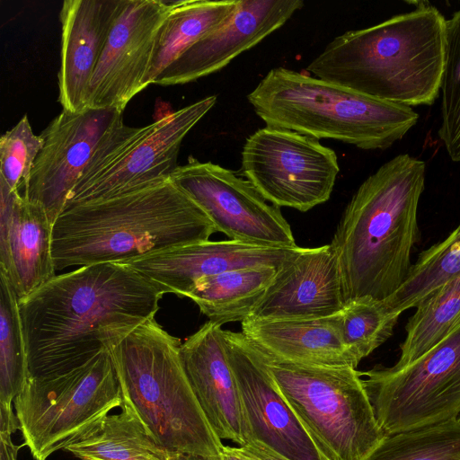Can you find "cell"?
Returning a JSON list of instances; mask_svg holds the SVG:
<instances>
[{"label":"cell","instance_id":"6da1fadb","mask_svg":"<svg viewBox=\"0 0 460 460\" xmlns=\"http://www.w3.org/2000/svg\"><path fill=\"white\" fill-rule=\"evenodd\" d=\"M163 296L121 262L86 265L56 275L19 300L28 378L86 363L154 318Z\"/></svg>","mask_w":460,"mask_h":460},{"label":"cell","instance_id":"7a4b0ae2","mask_svg":"<svg viewBox=\"0 0 460 460\" xmlns=\"http://www.w3.org/2000/svg\"><path fill=\"white\" fill-rule=\"evenodd\" d=\"M203 209L171 177L93 201L66 206L53 224L56 271L123 262L209 240Z\"/></svg>","mask_w":460,"mask_h":460},{"label":"cell","instance_id":"3957f363","mask_svg":"<svg viewBox=\"0 0 460 460\" xmlns=\"http://www.w3.org/2000/svg\"><path fill=\"white\" fill-rule=\"evenodd\" d=\"M425 169L423 161L399 155L367 178L351 198L331 243L344 305L364 296L385 299L407 279L420 240Z\"/></svg>","mask_w":460,"mask_h":460},{"label":"cell","instance_id":"277c9868","mask_svg":"<svg viewBox=\"0 0 460 460\" xmlns=\"http://www.w3.org/2000/svg\"><path fill=\"white\" fill-rule=\"evenodd\" d=\"M446 21L418 2L411 12L335 37L306 71L376 100L431 105L441 86Z\"/></svg>","mask_w":460,"mask_h":460},{"label":"cell","instance_id":"5b68a950","mask_svg":"<svg viewBox=\"0 0 460 460\" xmlns=\"http://www.w3.org/2000/svg\"><path fill=\"white\" fill-rule=\"evenodd\" d=\"M181 345L154 317L107 349L123 404L137 414L160 446L170 452L220 459L224 445L190 386L180 355Z\"/></svg>","mask_w":460,"mask_h":460},{"label":"cell","instance_id":"8992f818","mask_svg":"<svg viewBox=\"0 0 460 460\" xmlns=\"http://www.w3.org/2000/svg\"><path fill=\"white\" fill-rule=\"evenodd\" d=\"M247 99L266 126L364 150L391 146L419 119L411 107L376 100L283 66L270 70Z\"/></svg>","mask_w":460,"mask_h":460},{"label":"cell","instance_id":"52a82bcc","mask_svg":"<svg viewBox=\"0 0 460 460\" xmlns=\"http://www.w3.org/2000/svg\"><path fill=\"white\" fill-rule=\"evenodd\" d=\"M257 351L326 460H362L386 436L356 368L293 363Z\"/></svg>","mask_w":460,"mask_h":460},{"label":"cell","instance_id":"ba28073f","mask_svg":"<svg viewBox=\"0 0 460 460\" xmlns=\"http://www.w3.org/2000/svg\"><path fill=\"white\" fill-rule=\"evenodd\" d=\"M24 444L46 460L91 431L123 398L108 349L71 370L29 377L14 402Z\"/></svg>","mask_w":460,"mask_h":460},{"label":"cell","instance_id":"9c48e42d","mask_svg":"<svg viewBox=\"0 0 460 460\" xmlns=\"http://www.w3.org/2000/svg\"><path fill=\"white\" fill-rule=\"evenodd\" d=\"M216 102V95L208 96L144 127H129L119 119L100 140L66 206L171 177L184 137Z\"/></svg>","mask_w":460,"mask_h":460},{"label":"cell","instance_id":"30bf717a","mask_svg":"<svg viewBox=\"0 0 460 460\" xmlns=\"http://www.w3.org/2000/svg\"><path fill=\"white\" fill-rule=\"evenodd\" d=\"M386 435L422 429L460 413V324L411 364L361 372Z\"/></svg>","mask_w":460,"mask_h":460},{"label":"cell","instance_id":"8fae6325","mask_svg":"<svg viewBox=\"0 0 460 460\" xmlns=\"http://www.w3.org/2000/svg\"><path fill=\"white\" fill-rule=\"evenodd\" d=\"M241 156L243 174L267 201L301 212L330 199L340 172L319 139L270 126L246 138Z\"/></svg>","mask_w":460,"mask_h":460},{"label":"cell","instance_id":"7c38bea8","mask_svg":"<svg viewBox=\"0 0 460 460\" xmlns=\"http://www.w3.org/2000/svg\"><path fill=\"white\" fill-rule=\"evenodd\" d=\"M172 180L203 209L217 232L230 240L270 247L296 246L279 207L234 172L190 156Z\"/></svg>","mask_w":460,"mask_h":460},{"label":"cell","instance_id":"4fadbf2b","mask_svg":"<svg viewBox=\"0 0 460 460\" xmlns=\"http://www.w3.org/2000/svg\"><path fill=\"white\" fill-rule=\"evenodd\" d=\"M242 403L245 444L284 460H326L242 332L222 330Z\"/></svg>","mask_w":460,"mask_h":460},{"label":"cell","instance_id":"5bb4252c","mask_svg":"<svg viewBox=\"0 0 460 460\" xmlns=\"http://www.w3.org/2000/svg\"><path fill=\"white\" fill-rule=\"evenodd\" d=\"M173 1L119 0L90 82L87 108L124 111L146 88L158 31Z\"/></svg>","mask_w":460,"mask_h":460},{"label":"cell","instance_id":"9a60e30c","mask_svg":"<svg viewBox=\"0 0 460 460\" xmlns=\"http://www.w3.org/2000/svg\"><path fill=\"white\" fill-rule=\"evenodd\" d=\"M123 112L87 108L62 111L41 132L43 146L22 195L39 204L54 224L81 178L100 140Z\"/></svg>","mask_w":460,"mask_h":460},{"label":"cell","instance_id":"2e32d148","mask_svg":"<svg viewBox=\"0 0 460 460\" xmlns=\"http://www.w3.org/2000/svg\"><path fill=\"white\" fill-rule=\"evenodd\" d=\"M304 247H270L233 240L204 241L177 246L125 263L154 285L163 295L186 296L199 280L229 270L281 268L296 258Z\"/></svg>","mask_w":460,"mask_h":460},{"label":"cell","instance_id":"e0dca14e","mask_svg":"<svg viewBox=\"0 0 460 460\" xmlns=\"http://www.w3.org/2000/svg\"><path fill=\"white\" fill-rule=\"evenodd\" d=\"M302 0H238L233 14L190 46L154 84H183L214 74L283 26Z\"/></svg>","mask_w":460,"mask_h":460},{"label":"cell","instance_id":"ac0fdd59","mask_svg":"<svg viewBox=\"0 0 460 460\" xmlns=\"http://www.w3.org/2000/svg\"><path fill=\"white\" fill-rule=\"evenodd\" d=\"M344 306L340 268L330 243L304 247L282 266L247 319L324 318Z\"/></svg>","mask_w":460,"mask_h":460},{"label":"cell","instance_id":"d6986e66","mask_svg":"<svg viewBox=\"0 0 460 460\" xmlns=\"http://www.w3.org/2000/svg\"><path fill=\"white\" fill-rule=\"evenodd\" d=\"M52 229L45 209L0 179V272L18 301L56 276Z\"/></svg>","mask_w":460,"mask_h":460},{"label":"cell","instance_id":"ffe728a7","mask_svg":"<svg viewBox=\"0 0 460 460\" xmlns=\"http://www.w3.org/2000/svg\"><path fill=\"white\" fill-rule=\"evenodd\" d=\"M222 328L210 321L181 343V362L195 396L221 439L245 444L242 403Z\"/></svg>","mask_w":460,"mask_h":460},{"label":"cell","instance_id":"44dd1931","mask_svg":"<svg viewBox=\"0 0 460 460\" xmlns=\"http://www.w3.org/2000/svg\"><path fill=\"white\" fill-rule=\"evenodd\" d=\"M119 0H65L60 10L58 102L63 111L87 109L90 82Z\"/></svg>","mask_w":460,"mask_h":460},{"label":"cell","instance_id":"7402d4cb","mask_svg":"<svg viewBox=\"0 0 460 460\" xmlns=\"http://www.w3.org/2000/svg\"><path fill=\"white\" fill-rule=\"evenodd\" d=\"M242 333L259 350L284 361L356 368L343 339V313L317 319H246Z\"/></svg>","mask_w":460,"mask_h":460},{"label":"cell","instance_id":"603a6c76","mask_svg":"<svg viewBox=\"0 0 460 460\" xmlns=\"http://www.w3.org/2000/svg\"><path fill=\"white\" fill-rule=\"evenodd\" d=\"M279 269L248 268L207 277L198 281L188 298L217 325L242 323L250 317Z\"/></svg>","mask_w":460,"mask_h":460},{"label":"cell","instance_id":"cb8c5ba5","mask_svg":"<svg viewBox=\"0 0 460 460\" xmlns=\"http://www.w3.org/2000/svg\"><path fill=\"white\" fill-rule=\"evenodd\" d=\"M238 0L173 1L155 41L145 85L154 84L162 72L202 36L223 24L234 12Z\"/></svg>","mask_w":460,"mask_h":460},{"label":"cell","instance_id":"d4e9b609","mask_svg":"<svg viewBox=\"0 0 460 460\" xmlns=\"http://www.w3.org/2000/svg\"><path fill=\"white\" fill-rule=\"evenodd\" d=\"M121 408L65 449L81 460H166L170 451L156 442L129 406Z\"/></svg>","mask_w":460,"mask_h":460},{"label":"cell","instance_id":"484cf974","mask_svg":"<svg viewBox=\"0 0 460 460\" xmlns=\"http://www.w3.org/2000/svg\"><path fill=\"white\" fill-rule=\"evenodd\" d=\"M415 308L405 325L406 337L393 368L415 361L460 324V276L435 289Z\"/></svg>","mask_w":460,"mask_h":460},{"label":"cell","instance_id":"4316f807","mask_svg":"<svg viewBox=\"0 0 460 460\" xmlns=\"http://www.w3.org/2000/svg\"><path fill=\"white\" fill-rule=\"evenodd\" d=\"M460 276V223L442 242L420 253L407 279L389 297L388 305L399 314L414 308L428 295Z\"/></svg>","mask_w":460,"mask_h":460},{"label":"cell","instance_id":"83f0119b","mask_svg":"<svg viewBox=\"0 0 460 460\" xmlns=\"http://www.w3.org/2000/svg\"><path fill=\"white\" fill-rule=\"evenodd\" d=\"M28 379V359L19 301L0 272V403L13 405Z\"/></svg>","mask_w":460,"mask_h":460},{"label":"cell","instance_id":"f1b7e54d","mask_svg":"<svg viewBox=\"0 0 460 460\" xmlns=\"http://www.w3.org/2000/svg\"><path fill=\"white\" fill-rule=\"evenodd\" d=\"M362 460H460V423L386 435Z\"/></svg>","mask_w":460,"mask_h":460},{"label":"cell","instance_id":"f546056e","mask_svg":"<svg viewBox=\"0 0 460 460\" xmlns=\"http://www.w3.org/2000/svg\"><path fill=\"white\" fill-rule=\"evenodd\" d=\"M342 313L344 342L358 362L392 336L401 315L385 299L371 296L349 302Z\"/></svg>","mask_w":460,"mask_h":460},{"label":"cell","instance_id":"4dcf8cb0","mask_svg":"<svg viewBox=\"0 0 460 460\" xmlns=\"http://www.w3.org/2000/svg\"><path fill=\"white\" fill-rule=\"evenodd\" d=\"M441 81L442 123L438 136L454 162H460V10L446 21Z\"/></svg>","mask_w":460,"mask_h":460},{"label":"cell","instance_id":"1f68e13d","mask_svg":"<svg viewBox=\"0 0 460 460\" xmlns=\"http://www.w3.org/2000/svg\"><path fill=\"white\" fill-rule=\"evenodd\" d=\"M43 138L32 131L27 115H24L0 138V179L13 191L21 193L26 187Z\"/></svg>","mask_w":460,"mask_h":460},{"label":"cell","instance_id":"d6a6232c","mask_svg":"<svg viewBox=\"0 0 460 460\" xmlns=\"http://www.w3.org/2000/svg\"><path fill=\"white\" fill-rule=\"evenodd\" d=\"M20 429V423L13 410V405L0 403V431L14 433Z\"/></svg>","mask_w":460,"mask_h":460},{"label":"cell","instance_id":"836d02e7","mask_svg":"<svg viewBox=\"0 0 460 460\" xmlns=\"http://www.w3.org/2000/svg\"><path fill=\"white\" fill-rule=\"evenodd\" d=\"M12 433L0 431V460H16V454L20 447L12 441Z\"/></svg>","mask_w":460,"mask_h":460},{"label":"cell","instance_id":"e575fe53","mask_svg":"<svg viewBox=\"0 0 460 460\" xmlns=\"http://www.w3.org/2000/svg\"><path fill=\"white\" fill-rule=\"evenodd\" d=\"M238 448L251 460H284L252 444H244Z\"/></svg>","mask_w":460,"mask_h":460},{"label":"cell","instance_id":"d590c367","mask_svg":"<svg viewBox=\"0 0 460 460\" xmlns=\"http://www.w3.org/2000/svg\"><path fill=\"white\" fill-rule=\"evenodd\" d=\"M220 460H251L247 456L243 454L238 447L224 446Z\"/></svg>","mask_w":460,"mask_h":460},{"label":"cell","instance_id":"8d00e7d4","mask_svg":"<svg viewBox=\"0 0 460 460\" xmlns=\"http://www.w3.org/2000/svg\"><path fill=\"white\" fill-rule=\"evenodd\" d=\"M166 460H220L214 457H209L198 454L181 453V452H170Z\"/></svg>","mask_w":460,"mask_h":460},{"label":"cell","instance_id":"74e56055","mask_svg":"<svg viewBox=\"0 0 460 460\" xmlns=\"http://www.w3.org/2000/svg\"><path fill=\"white\" fill-rule=\"evenodd\" d=\"M456 420L460 423V413H459V415L457 416Z\"/></svg>","mask_w":460,"mask_h":460}]
</instances>
